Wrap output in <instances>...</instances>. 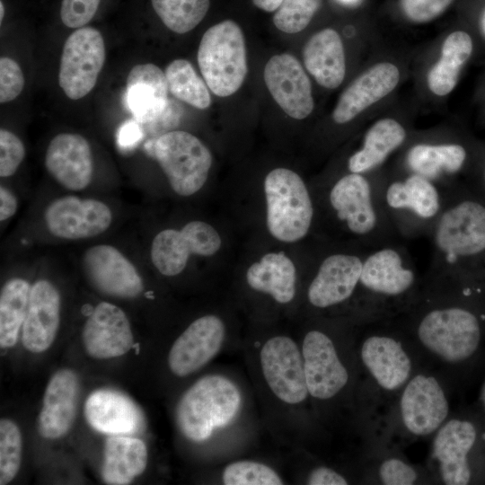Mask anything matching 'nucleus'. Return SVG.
<instances>
[{
  "label": "nucleus",
  "mask_w": 485,
  "mask_h": 485,
  "mask_svg": "<svg viewBox=\"0 0 485 485\" xmlns=\"http://www.w3.org/2000/svg\"><path fill=\"white\" fill-rule=\"evenodd\" d=\"M429 237L430 276L457 275L470 260L485 253V206L474 199H455L445 190L444 208Z\"/></svg>",
  "instance_id": "obj_1"
},
{
  "label": "nucleus",
  "mask_w": 485,
  "mask_h": 485,
  "mask_svg": "<svg viewBox=\"0 0 485 485\" xmlns=\"http://www.w3.org/2000/svg\"><path fill=\"white\" fill-rule=\"evenodd\" d=\"M336 220L360 244L372 250L400 238L383 206L379 181L368 174L348 172L328 192Z\"/></svg>",
  "instance_id": "obj_2"
},
{
  "label": "nucleus",
  "mask_w": 485,
  "mask_h": 485,
  "mask_svg": "<svg viewBox=\"0 0 485 485\" xmlns=\"http://www.w3.org/2000/svg\"><path fill=\"white\" fill-rule=\"evenodd\" d=\"M384 210L401 238L429 236L445 201V189L417 173L379 181Z\"/></svg>",
  "instance_id": "obj_3"
},
{
  "label": "nucleus",
  "mask_w": 485,
  "mask_h": 485,
  "mask_svg": "<svg viewBox=\"0 0 485 485\" xmlns=\"http://www.w3.org/2000/svg\"><path fill=\"white\" fill-rule=\"evenodd\" d=\"M242 405L239 388L220 375L203 376L181 396L176 408V420L190 440L202 442L217 428L228 425Z\"/></svg>",
  "instance_id": "obj_4"
},
{
  "label": "nucleus",
  "mask_w": 485,
  "mask_h": 485,
  "mask_svg": "<svg viewBox=\"0 0 485 485\" xmlns=\"http://www.w3.org/2000/svg\"><path fill=\"white\" fill-rule=\"evenodd\" d=\"M198 64L207 87L216 95L234 93L248 70L244 37L238 23L226 19L209 27L198 46Z\"/></svg>",
  "instance_id": "obj_5"
},
{
  "label": "nucleus",
  "mask_w": 485,
  "mask_h": 485,
  "mask_svg": "<svg viewBox=\"0 0 485 485\" xmlns=\"http://www.w3.org/2000/svg\"><path fill=\"white\" fill-rule=\"evenodd\" d=\"M264 193L270 234L284 242L305 237L313 222L314 207L301 176L287 168H276L264 180Z\"/></svg>",
  "instance_id": "obj_6"
},
{
  "label": "nucleus",
  "mask_w": 485,
  "mask_h": 485,
  "mask_svg": "<svg viewBox=\"0 0 485 485\" xmlns=\"http://www.w3.org/2000/svg\"><path fill=\"white\" fill-rule=\"evenodd\" d=\"M145 148L158 162L176 194L193 195L206 183L212 154L194 135L170 131L146 143Z\"/></svg>",
  "instance_id": "obj_7"
},
{
  "label": "nucleus",
  "mask_w": 485,
  "mask_h": 485,
  "mask_svg": "<svg viewBox=\"0 0 485 485\" xmlns=\"http://www.w3.org/2000/svg\"><path fill=\"white\" fill-rule=\"evenodd\" d=\"M421 343L447 362H459L470 357L481 340L478 318L459 306H444L425 313L418 326Z\"/></svg>",
  "instance_id": "obj_8"
},
{
  "label": "nucleus",
  "mask_w": 485,
  "mask_h": 485,
  "mask_svg": "<svg viewBox=\"0 0 485 485\" xmlns=\"http://www.w3.org/2000/svg\"><path fill=\"white\" fill-rule=\"evenodd\" d=\"M105 61L101 33L93 27H81L66 39L60 59L58 83L71 100L87 95L95 86Z\"/></svg>",
  "instance_id": "obj_9"
},
{
  "label": "nucleus",
  "mask_w": 485,
  "mask_h": 485,
  "mask_svg": "<svg viewBox=\"0 0 485 485\" xmlns=\"http://www.w3.org/2000/svg\"><path fill=\"white\" fill-rule=\"evenodd\" d=\"M418 275L407 249L398 241L369 250L363 261L358 287L383 298L407 295Z\"/></svg>",
  "instance_id": "obj_10"
},
{
  "label": "nucleus",
  "mask_w": 485,
  "mask_h": 485,
  "mask_svg": "<svg viewBox=\"0 0 485 485\" xmlns=\"http://www.w3.org/2000/svg\"><path fill=\"white\" fill-rule=\"evenodd\" d=\"M221 245V237L212 225L195 220L181 230L164 229L158 233L152 242L151 259L160 273L172 277L185 269L191 254L211 256Z\"/></svg>",
  "instance_id": "obj_11"
},
{
  "label": "nucleus",
  "mask_w": 485,
  "mask_h": 485,
  "mask_svg": "<svg viewBox=\"0 0 485 485\" xmlns=\"http://www.w3.org/2000/svg\"><path fill=\"white\" fill-rule=\"evenodd\" d=\"M265 381L281 401L298 404L308 395L302 351L287 336L269 339L260 352Z\"/></svg>",
  "instance_id": "obj_12"
},
{
  "label": "nucleus",
  "mask_w": 485,
  "mask_h": 485,
  "mask_svg": "<svg viewBox=\"0 0 485 485\" xmlns=\"http://www.w3.org/2000/svg\"><path fill=\"white\" fill-rule=\"evenodd\" d=\"M368 249L328 254L320 262L308 290L309 303L328 308L349 299L358 287L364 258Z\"/></svg>",
  "instance_id": "obj_13"
},
{
  "label": "nucleus",
  "mask_w": 485,
  "mask_h": 485,
  "mask_svg": "<svg viewBox=\"0 0 485 485\" xmlns=\"http://www.w3.org/2000/svg\"><path fill=\"white\" fill-rule=\"evenodd\" d=\"M107 205L93 198L66 196L52 201L45 211L48 231L63 239H84L102 234L111 224Z\"/></svg>",
  "instance_id": "obj_14"
},
{
  "label": "nucleus",
  "mask_w": 485,
  "mask_h": 485,
  "mask_svg": "<svg viewBox=\"0 0 485 485\" xmlns=\"http://www.w3.org/2000/svg\"><path fill=\"white\" fill-rule=\"evenodd\" d=\"M225 326L216 315H204L192 322L172 344L170 370L177 376L189 375L209 362L220 350Z\"/></svg>",
  "instance_id": "obj_15"
},
{
  "label": "nucleus",
  "mask_w": 485,
  "mask_h": 485,
  "mask_svg": "<svg viewBox=\"0 0 485 485\" xmlns=\"http://www.w3.org/2000/svg\"><path fill=\"white\" fill-rule=\"evenodd\" d=\"M83 269L90 283L103 294L133 298L143 291V281L136 268L113 246L89 248L83 257Z\"/></svg>",
  "instance_id": "obj_16"
},
{
  "label": "nucleus",
  "mask_w": 485,
  "mask_h": 485,
  "mask_svg": "<svg viewBox=\"0 0 485 485\" xmlns=\"http://www.w3.org/2000/svg\"><path fill=\"white\" fill-rule=\"evenodd\" d=\"M302 356L308 392L328 400L340 392L348 381V374L338 357L331 338L320 331H310L304 338Z\"/></svg>",
  "instance_id": "obj_17"
},
{
  "label": "nucleus",
  "mask_w": 485,
  "mask_h": 485,
  "mask_svg": "<svg viewBox=\"0 0 485 485\" xmlns=\"http://www.w3.org/2000/svg\"><path fill=\"white\" fill-rule=\"evenodd\" d=\"M264 81L275 101L291 118L303 119L313 110L312 85L299 61L289 54L273 56Z\"/></svg>",
  "instance_id": "obj_18"
},
{
  "label": "nucleus",
  "mask_w": 485,
  "mask_h": 485,
  "mask_svg": "<svg viewBox=\"0 0 485 485\" xmlns=\"http://www.w3.org/2000/svg\"><path fill=\"white\" fill-rule=\"evenodd\" d=\"M82 336L86 352L98 359L120 357L134 344L125 313L107 302L95 306L84 323Z\"/></svg>",
  "instance_id": "obj_19"
},
{
  "label": "nucleus",
  "mask_w": 485,
  "mask_h": 485,
  "mask_svg": "<svg viewBox=\"0 0 485 485\" xmlns=\"http://www.w3.org/2000/svg\"><path fill=\"white\" fill-rule=\"evenodd\" d=\"M449 407L445 392L432 376L418 375L401 399V412L407 429L417 436L434 432L445 419Z\"/></svg>",
  "instance_id": "obj_20"
},
{
  "label": "nucleus",
  "mask_w": 485,
  "mask_h": 485,
  "mask_svg": "<svg viewBox=\"0 0 485 485\" xmlns=\"http://www.w3.org/2000/svg\"><path fill=\"white\" fill-rule=\"evenodd\" d=\"M45 166L64 188L70 190L85 189L92 181L93 168L89 143L78 134L57 135L47 148Z\"/></svg>",
  "instance_id": "obj_21"
},
{
  "label": "nucleus",
  "mask_w": 485,
  "mask_h": 485,
  "mask_svg": "<svg viewBox=\"0 0 485 485\" xmlns=\"http://www.w3.org/2000/svg\"><path fill=\"white\" fill-rule=\"evenodd\" d=\"M60 321V295L48 280L36 281L31 287L22 324V344L33 353L47 350L53 343Z\"/></svg>",
  "instance_id": "obj_22"
},
{
  "label": "nucleus",
  "mask_w": 485,
  "mask_h": 485,
  "mask_svg": "<svg viewBox=\"0 0 485 485\" xmlns=\"http://www.w3.org/2000/svg\"><path fill=\"white\" fill-rule=\"evenodd\" d=\"M126 83L127 105L137 122L163 118L171 107L165 73L154 64H140L131 68Z\"/></svg>",
  "instance_id": "obj_23"
},
{
  "label": "nucleus",
  "mask_w": 485,
  "mask_h": 485,
  "mask_svg": "<svg viewBox=\"0 0 485 485\" xmlns=\"http://www.w3.org/2000/svg\"><path fill=\"white\" fill-rule=\"evenodd\" d=\"M400 80V71L389 62L371 66L342 93L332 113L337 124L351 121L363 110L394 90Z\"/></svg>",
  "instance_id": "obj_24"
},
{
  "label": "nucleus",
  "mask_w": 485,
  "mask_h": 485,
  "mask_svg": "<svg viewBox=\"0 0 485 485\" xmlns=\"http://www.w3.org/2000/svg\"><path fill=\"white\" fill-rule=\"evenodd\" d=\"M79 382L70 369H61L50 378L43 397L39 415L40 434L55 439L64 436L72 427L78 399Z\"/></svg>",
  "instance_id": "obj_25"
},
{
  "label": "nucleus",
  "mask_w": 485,
  "mask_h": 485,
  "mask_svg": "<svg viewBox=\"0 0 485 485\" xmlns=\"http://www.w3.org/2000/svg\"><path fill=\"white\" fill-rule=\"evenodd\" d=\"M84 415L95 430L108 435H131L143 426L142 413L126 395L113 390L92 392L84 404Z\"/></svg>",
  "instance_id": "obj_26"
},
{
  "label": "nucleus",
  "mask_w": 485,
  "mask_h": 485,
  "mask_svg": "<svg viewBox=\"0 0 485 485\" xmlns=\"http://www.w3.org/2000/svg\"><path fill=\"white\" fill-rule=\"evenodd\" d=\"M476 439L472 423L452 419L436 434L434 454L439 462L440 473L446 485H465L471 479L467 454Z\"/></svg>",
  "instance_id": "obj_27"
},
{
  "label": "nucleus",
  "mask_w": 485,
  "mask_h": 485,
  "mask_svg": "<svg viewBox=\"0 0 485 485\" xmlns=\"http://www.w3.org/2000/svg\"><path fill=\"white\" fill-rule=\"evenodd\" d=\"M304 64L316 82L327 89L339 87L346 74L343 43L331 28L313 34L303 50Z\"/></svg>",
  "instance_id": "obj_28"
},
{
  "label": "nucleus",
  "mask_w": 485,
  "mask_h": 485,
  "mask_svg": "<svg viewBox=\"0 0 485 485\" xmlns=\"http://www.w3.org/2000/svg\"><path fill=\"white\" fill-rule=\"evenodd\" d=\"M361 357L366 367L384 389H398L410 376V360L401 344L392 338H367L361 348Z\"/></svg>",
  "instance_id": "obj_29"
},
{
  "label": "nucleus",
  "mask_w": 485,
  "mask_h": 485,
  "mask_svg": "<svg viewBox=\"0 0 485 485\" xmlns=\"http://www.w3.org/2000/svg\"><path fill=\"white\" fill-rule=\"evenodd\" d=\"M467 153L456 143H417L404 157L407 172L417 173L445 188V179L463 168Z\"/></svg>",
  "instance_id": "obj_30"
},
{
  "label": "nucleus",
  "mask_w": 485,
  "mask_h": 485,
  "mask_svg": "<svg viewBox=\"0 0 485 485\" xmlns=\"http://www.w3.org/2000/svg\"><path fill=\"white\" fill-rule=\"evenodd\" d=\"M407 138L405 128L396 119L375 121L366 132L362 146L348 160V172L369 174L378 169Z\"/></svg>",
  "instance_id": "obj_31"
},
{
  "label": "nucleus",
  "mask_w": 485,
  "mask_h": 485,
  "mask_svg": "<svg viewBox=\"0 0 485 485\" xmlns=\"http://www.w3.org/2000/svg\"><path fill=\"white\" fill-rule=\"evenodd\" d=\"M246 281L253 290L271 295L279 304H287L295 295V266L284 252H269L249 267Z\"/></svg>",
  "instance_id": "obj_32"
},
{
  "label": "nucleus",
  "mask_w": 485,
  "mask_h": 485,
  "mask_svg": "<svg viewBox=\"0 0 485 485\" xmlns=\"http://www.w3.org/2000/svg\"><path fill=\"white\" fill-rule=\"evenodd\" d=\"M146 463L147 450L142 440L120 435L106 440L101 474L107 484L130 483L145 471Z\"/></svg>",
  "instance_id": "obj_33"
},
{
  "label": "nucleus",
  "mask_w": 485,
  "mask_h": 485,
  "mask_svg": "<svg viewBox=\"0 0 485 485\" xmlns=\"http://www.w3.org/2000/svg\"><path fill=\"white\" fill-rule=\"evenodd\" d=\"M472 52V40L467 32L456 31L450 33L442 45L440 58L428 74L429 90L438 96L451 93Z\"/></svg>",
  "instance_id": "obj_34"
},
{
  "label": "nucleus",
  "mask_w": 485,
  "mask_h": 485,
  "mask_svg": "<svg viewBox=\"0 0 485 485\" xmlns=\"http://www.w3.org/2000/svg\"><path fill=\"white\" fill-rule=\"evenodd\" d=\"M31 287L22 278L8 280L0 295V346L11 348L15 345L23 324Z\"/></svg>",
  "instance_id": "obj_35"
},
{
  "label": "nucleus",
  "mask_w": 485,
  "mask_h": 485,
  "mask_svg": "<svg viewBox=\"0 0 485 485\" xmlns=\"http://www.w3.org/2000/svg\"><path fill=\"white\" fill-rule=\"evenodd\" d=\"M169 91L177 99L197 109L205 110L211 103L207 84L186 59H175L165 69Z\"/></svg>",
  "instance_id": "obj_36"
},
{
  "label": "nucleus",
  "mask_w": 485,
  "mask_h": 485,
  "mask_svg": "<svg viewBox=\"0 0 485 485\" xmlns=\"http://www.w3.org/2000/svg\"><path fill=\"white\" fill-rule=\"evenodd\" d=\"M151 4L169 30L182 34L202 22L209 10L210 0H151Z\"/></svg>",
  "instance_id": "obj_37"
},
{
  "label": "nucleus",
  "mask_w": 485,
  "mask_h": 485,
  "mask_svg": "<svg viewBox=\"0 0 485 485\" xmlns=\"http://www.w3.org/2000/svg\"><path fill=\"white\" fill-rule=\"evenodd\" d=\"M225 485H281L282 479L269 466L253 461H237L225 466L222 473Z\"/></svg>",
  "instance_id": "obj_38"
},
{
  "label": "nucleus",
  "mask_w": 485,
  "mask_h": 485,
  "mask_svg": "<svg viewBox=\"0 0 485 485\" xmlns=\"http://www.w3.org/2000/svg\"><path fill=\"white\" fill-rule=\"evenodd\" d=\"M22 436L17 425L7 419L0 421V484L10 482L21 463Z\"/></svg>",
  "instance_id": "obj_39"
},
{
  "label": "nucleus",
  "mask_w": 485,
  "mask_h": 485,
  "mask_svg": "<svg viewBox=\"0 0 485 485\" xmlns=\"http://www.w3.org/2000/svg\"><path fill=\"white\" fill-rule=\"evenodd\" d=\"M322 0H284L274 12L273 23L286 33L305 29L320 8Z\"/></svg>",
  "instance_id": "obj_40"
},
{
  "label": "nucleus",
  "mask_w": 485,
  "mask_h": 485,
  "mask_svg": "<svg viewBox=\"0 0 485 485\" xmlns=\"http://www.w3.org/2000/svg\"><path fill=\"white\" fill-rule=\"evenodd\" d=\"M25 156L21 139L7 129H0V176L9 177L18 169Z\"/></svg>",
  "instance_id": "obj_41"
},
{
  "label": "nucleus",
  "mask_w": 485,
  "mask_h": 485,
  "mask_svg": "<svg viewBox=\"0 0 485 485\" xmlns=\"http://www.w3.org/2000/svg\"><path fill=\"white\" fill-rule=\"evenodd\" d=\"M101 0H62L60 18L68 28L86 25L95 15Z\"/></svg>",
  "instance_id": "obj_42"
},
{
  "label": "nucleus",
  "mask_w": 485,
  "mask_h": 485,
  "mask_svg": "<svg viewBox=\"0 0 485 485\" xmlns=\"http://www.w3.org/2000/svg\"><path fill=\"white\" fill-rule=\"evenodd\" d=\"M24 86V76L20 66L12 58H0V102L5 103L20 95Z\"/></svg>",
  "instance_id": "obj_43"
},
{
  "label": "nucleus",
  "mask_w": 485,
  "mask_h": 485,
  "mask_svg": "<svg viewBox=\"0 0 485 485\" xmlns=\"http://www.w3.org/2000/svg\"><path fill=\"white\" fill-rule=\"evenodd\" d=\"M453 0H401L405 15L415 22H427L439 16Z\"/></svg>",
  "instance_id": "obj_44"
},
{
  "label": "nucleus",
  "mask_w": 485,
  "mask_h": 485,
  "mask_svg": "<svg viewBox=\"0 0 485 485\" xmlns=\"http://www.w3.org/2000/svg\"><path fill=\"white\" fill-rule=\"evenodd\" d=\"M379 474L386 485H410L417 480V473L410 465L394 458L381 464Z\"/></svg>",
  "instance_id": "obj_45"
},
{
  "label": "nucleus",
  "mask_w": 485,
  "mask_h": 485,
  "mask_svg": "<svg viewBox=\"0 0 485 485\" xmlns=\"http://www.w3.org/2000/svg\"><path fill=\"white\" fill-rule=\"evenodd\" d=\"M309 485H346L347 480L337 472L328 467H317L308 476Z\"/></svg>",
  "instance_id": "obj_46"
},
{
  "label": "nucleus",
  "mask_w": 485,
  "mask_h": 485,
  "mask_svg": "<svg viewBox=\"0 0 485 485\" xmlns=\"http://www.w3.org/2000/svg\"><path fill=\"white\" fill-rule=\"evenodd\" d=\"M138 123L136 119L129 120L120 127L118 142L121 147H131L141 138L142 132Z\"/></svg>",
  "instance_id": "obj_47"
},
{
  "label": "nucleus",
  "mask_w": 485,
  "mask_h": 485,
  "mask_svg": "<svg viewBox=\"0 0 485 485\" xmlns=\"http://www.w3.org/2000/svg\"><path fill=\"white\" fill-rule=\"evenodd\" d=\"M17 209L14 195L5 187H0V220L4 221L13 216Z\"/></svg>",
  "instance_id": "obj_48"
},
{
  "label": "nucleus",
  "mask_w": 485,
  "mask_h": 485,
  "mask_svg": "<svg viewBox=\"0 0 485 485\" xmlns=\"http://www.w3.org/2000/svg\"><path fill=\"white\" fill-rule=\"evenodd\" d=\"M284 0H252L253 4L267 13L275 12Z\"/></svg>",
  "instance_id": "obj_49"
},
{
  "label": "nucleus",
  "mask_w": 485,
  "mask_h": 485,
  "mask_svg": "<svg viewBox=\"0 0 485 485\" xmlns=\"http://www.w3.org/2000/svg\"><path fill=\"white\" fill-rule=\"evenodd\" d=\"M480 27L482 34L485 36V10L483 11L480 19Z\"/></svg>",
  "instance_id": "obj_50"
},
{
  "label": "nucleus",
  "mask_w": 485,
  "mask_h": 485,
  "mask_svg": "<svg viewBox=\"0 0 485 485\" xmlns=\"http://www.w3.org/2000/svg\"><path fill=\"white\" fill-rule=\"evenodd\" d=\"M338 1L345 5H356L360 2V0H338Z\"/></svg>",
  "instance_id": "obj_51"
},
{
  "label": "nucleus",
  "mask_w": 485,
  "mask_h": 485,
  "mask_svg": "<svg viewBox=\"0 0 485 485\" xmlns=\"http://www.w3.org/2000/svg\"><path fill=\"white\" fill-rule=\"evenodd\" d=\"M4 15V6L3 1L0 2V22H2Z\"/></svg>",
  "instance_id": "obj_52"
},
{
  "label": "nucleus",
  "mask_w": 485,
  "mask_h": 485,
  "mask_svg": "<svg viewBox=\"0 0 485 485\" xmlns=\"http://www.w3.org/2000/svg\"><path fill=\"white\" fill-rule=\"evenodd\" d=\"M484 177H485V174H484Z\"/></svg>",
  "instance_id": "obj_53"
}]
</instances>
